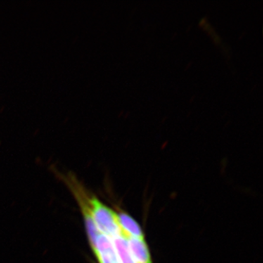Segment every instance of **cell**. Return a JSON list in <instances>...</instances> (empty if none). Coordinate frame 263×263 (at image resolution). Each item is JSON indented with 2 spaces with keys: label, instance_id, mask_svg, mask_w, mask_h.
Masks as SVG:
<instances>
[{
  "label": "cell",
  "instance_id": "1",
  "mask_svg": "<svg viewBox=\"0 0 263 263\" xmlns=\"http://www.w3.org/2000/svg\"><path fill=\"white\" fill-rule=\"evenodd\" d=\"M87 205L95 226L101 234L110 239L123 235L118 223L117 214L95 197H87Z\"/></svg>",
  "mask_w": 263,
  "mask_h": 263
},
{
  "label": "cell",
  "instance_id": "2",
  "mask_svg": "<svg viewBox=\"0 0 263 263\" xmlns=\"http://www.w3.org/2000/svg\"><path fill=\"white\" fill-rule=\"evenodd\" d=\"M92 249L99 263H119L113 240L106 235L100 233Z\"/></svg>",
  "mask_w": 263,
  "mask_h": 263
},
{
  "label": "cell",
  "instance_id": "3",
  "mask_svg": "<svg viewBox=\"0 0 263 263\" xmlns=\"http://www.w3.org/2000/svg\"><path fill=\"white\" fill-rule=\"evenodd\" d=\"M126 238L129 252L136 263H152L149 250L143 238L133 237H126Z\"/></svg>",
  "mask_w": 263,
  "mask_h": 263
},
{
  "label": "cell",
  "instance_id": "4",
  "mask_svg": "<svg viewBox=\"0 0 263 263\" xmlns=\"http://www.w3.org/2000/svg\"><path fill=\"white\" fill-rule=\"evenodd\" d=\"M117 217L118 223L124 236L143 238V233L141 227L131 216L125 213H119L117 214Z\"/></svg>",
  "mask_w": 263,
  "mask_h": 263
},
{
  "label": "cell",
  "instance_id": "5",
  "mask_svg": "<svg viewBox=\"0 0 263 263\" xmlns=\"http://www.w3.org/2000/svg\"><path fill=\"white\" fill-rule=\"evenodd\" d=\"M119 263H136L128 247L125 236L120 235L112 239Z\"/></svg>",
  "mask_w": 263,
  "mask_h": 263
}]
</instances>
